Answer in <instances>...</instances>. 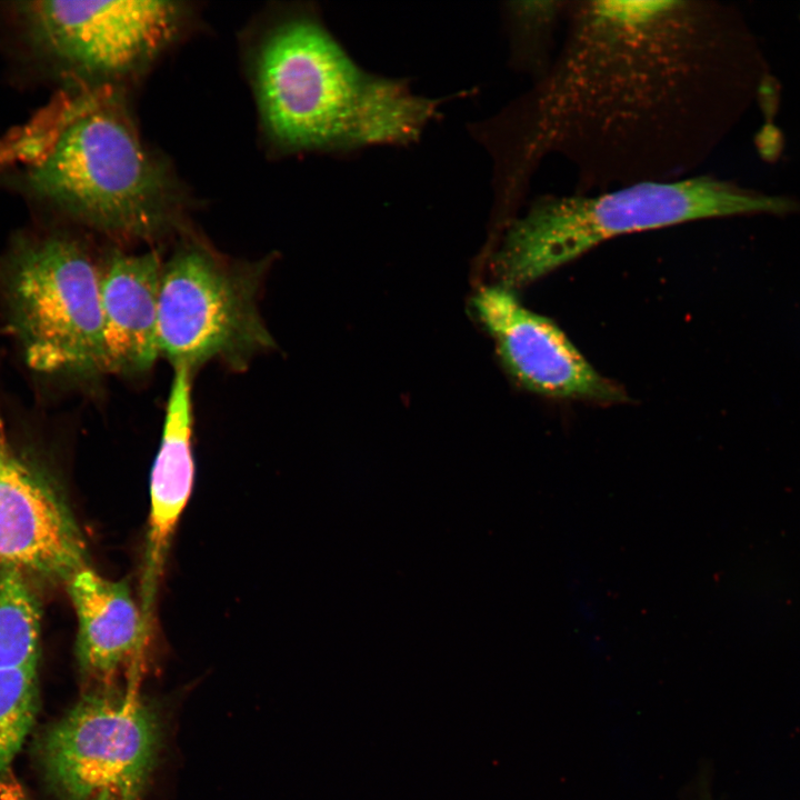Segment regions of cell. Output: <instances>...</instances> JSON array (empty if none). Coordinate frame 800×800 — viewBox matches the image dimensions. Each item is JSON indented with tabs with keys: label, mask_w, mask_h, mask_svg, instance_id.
<instances>
[{
	"label": "cell",
	"mask_w": 800,
	"mask_h": 800,
	"mask_svg": "<svg viewBox=\"0 0 800 800\" xmlns=\"http://www.w3.org/2000/svg\"><path fill=\"white\" fill-rule=\"evenodd\" d=\"M791 208L786 198L704 174L592 193L541 194L508 224L493 269L499 284L513 290L618 236L710 218L783 213Z\"/></svg>",
	"instance_id": "cell-4"
},
{
	"label": "cell",
	"mask_w": 800,
	"mask_h": 800,
	"mask_svg": "<svg viewBox=\"0 0 800 800\" xmlns=\"http://www.w3.org/2000/svg\"><path fill=\"white\" fill-rule=\"evenodd\" d=\"M77 622V659L94 688L112 687L136 662L149 633L126 580H110L84 567L66 582Z\"/></svg>",
	"instance_id": "cell-13"
},
{
	"label": "cell",
	"mask_w": 800,
	"mask_h": 800,
	"mask_svg": "<svg viewBox=\"0 0 800 800\" xmlns=\"http://www.w3.org/2000/svg\"><path fill=\"white\" fill-rule=\"evenodd\" d=\"M192 376L188 368H173L160 444L150 473V514L140 583V609L147 629L171 540L193 488Z\"/></svg>",
	"instance_id": "cell-11"
},
{
	"label": "cell",
	"mask_w": 800,
	"mask_h": 800,
	"mask_svg": "<svg viewBox=\"0 0 800 800\" xmlns=\"http://www.w3.org/2000/svg\"><path fill=\"white\" fill-rule=\"evenodd\" d=\"M0 800H29L22 786L8 771L0 773Z\"/></svg>",
	"instance_id": "cell-17"
},
{
	"label": "cell",
	"mask_w": 800,
	"mask_h": 800,
	"mask_svg": "<svg viewBox=\"0 0 800 800\" xmlns=\"http://www.w3.org/2000/svg\"><path fill=\"white\" fill-rule=\"evenodd\" d=\"M0 564L67 581L88 567L69 507L13 447L0 410Z\"/></svg>",
	"instance_id": "cell-10"
},
{
	"label": "cell",
	"mask_w": 800,
	"mask_h": 800,
	"mask_svg": "<svg viewBox=\"0 0 800 800\" xmlns=\"http://www.w3.org/2000/svg\"><path fill=\"white\" fill-rule=\"evenodd\" d=\"M101 269L61 233L17 236L0 253V302L37 373L89 380L104 371Z\"/></svg>",
	"instance_id": "cell-5"
},
{
	"label": "cell",
	"mask_w": 800,
	"mask_h": 800,
	"mask_svg": "<svg viewBox=\"0 0 800 800\" xmlns=\"http://www.w3.org/2000/svg\"><path fill=\"white\" fill-rule=\"evenodd\" d=\"M17 16L36 53L78 74L116 78L160 53L184 18L178 2L24 1Z\"/></svg>",
	"instance_id": "cell-8"
},
{
	"label": "cell",
	"mask_w": 800,
	"mask_h": 800,
	"mask_svg": "<svg viewBox=\"0 0 800 800\" xmlns=\"http://www.w3.org/2000/svg\"><path fill=\"white\" fill-rule=\"evenodd\" d=\"M24 183L46 204L128 240L167 231L178 213L171 177L107 93L59 106L53 136Z\"/></svg>",
	"instance_id": "cell-3"
},
{
	"label": "cell",
	"mask_w": 800,
	"mask_h": 800,
	"mask_svg": "<svg viewBox=\"0 0 800 800\" xmlns=\"http://www.w3.org/2000/svg\"><path fill=\"white\" fill-rule=\"evenodd\" d=\"M40 622L28 574L0 564V668L38 667Z\"/></svg>",
	"instance_id": "cell-14"
},
{
	"label": "cell",
	"mask_w": 800,
	"mask_h": 800,
	"mask_svg": "<svg viewBox=\"0 0 800 800\" xmlns=\"http://www.w3.org/2000/svg\"><path fill=\"white\" fill-rule=\"evenodd\" d=\"M548 72L518 108L510 187L550 156L579 191L688 177L704 153L719 36L714 10L687 0L568 1Z\"/></svg>",
	"instance_id": "cell-1"
},
{
	"label": "cell",
	"mask_w": 800,
	"mask_h": 800,
	"mask_svg": "<svg viewBox=\"0 0 800 800\" xmlns=\"http://www.w3.org/2000/svg\"><path fill=\"white\" fill-rule=\"evenodd\" d=\"M473 307L507 371L526 390L559 400H627L619 384L600 374L553 321L526 308L513 290L482 288Z\"/></svg>",
	"instance_id": "cell-9"
},
{
	"label": "cell",
	"mask_w": 800,
	"mask_h": 800,
	"mask_svg": "<svg viewBox=\"0 0 800 800\" xmlns=\"http://www.w3.org/2000/svg\"><path fill=\"white\" fill-rule=\"evenodd\" d=\"M37 709V667L0 668V773L22 748Z\"/></svg>",
	"instance_id": "cell-16"
},
{
	"label": "cell",
	"mask_w": 800,
	"mask_h": 800,
	"mask_svg": "<svg viewBox=\"0 0 800 800\" xmlns=\"http://www.w3.org/2000/svg\"><path fill=\"white\" fill-rule=\"evenodd\" d=\"M259 264L232 263L203 246L178 249L162 264L158 347L192 372L217 360L242 369L274 347L259 310Z\"/></svg>",
	"instance_id": "cell-6"
},
{
	"label": "cell",
	"mask_w": 800,
	"mask_h": 800,
	"mask_svg": "<svg viewBox=\"0 0 800 800\" xmlns=\"http://www.w3.org/2000/svg\"><path fill=\"white\" fill-rule=\"evenodd\" d=\"M568 1H519L508 4L513 56L534 82L541 79L556 57V34L564 20Z\"/></svg>",
	"instance_id": "cell-15"
},
{
	"label": "cell",
	"mask_w": 800,
	"mask_h": 800,
	"mask_svg": "<svg viewBox=\"0 0 800 800\" xmlns=\"http://www.w3.org/2000/svg\"><path fill=\"white\" fill-rule=\"evenodd\" d=\"M162 264L153 251L138 254L114 251L101 269L106 373L141 374L160 357L158 318Z\"/></svg>",
	"instance_id": "cell-12"
},
{
	"label": "cell",
	"mask_w": 800,
	"mask_h": 800,
	"mask_svg": "<svg viewBox=\"0 0 800 800\" xmlns=\"http://www.w3.org/2000/svg\"><path fill=\"white\" fill-rule=\"evenodd\" d=\"M160 723L133 689L93 688L48 731L43 763L63 800H137L154 766Z\"/></svg>",
	"instance_id": "cell-7"
},
{
	"label": "cell",
	"mask_w": 800,
	"mask_h": 800,
	"mask_svg": "<svg viewBox=\"0 0 800 800\" xmlns=\"http://www.w3.org/2000/svg\"><path fill=\"white\" fill-rule=\"evenodd\" d=\"M258 92L267 129L294 150L409 142L436 110L403 82L363 71L308 17L281 23L267 39Z\"/></svg>",
	"instance_id": "cell-2"
}]
</instances>
